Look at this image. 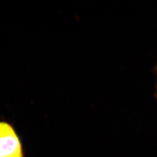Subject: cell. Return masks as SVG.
<instances>
[{"instance_id":"obj_1","label":"cell","mask_w":157,"mask_h":157,"mask_svg":"<svg viewBox=\"0 0 157 157\" xmlns=\"http://www.w3.org/2000/svg\"><path fill=\"white\" fill-rule=\"evenodd\" d=\"M0 157H24L19 137L6 121H0Z\"/></svg>"},{"instance_id":"obj_2","label":"cell","mask_w":157,"mask_h":157,"mask_svg":"<svg viewBox=\"0 0 157 157\" xmlns=\"http://www.w3.org/2000/svg\"><path fill=\"white\" fill-rule=\"evenodd\" d=\"M154 73L155 76V97L157 100V62L154 68Z\"/></svg>"}]
</instances>
